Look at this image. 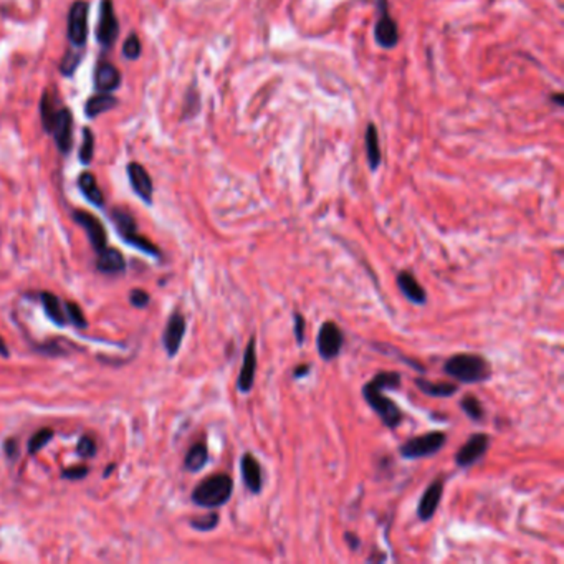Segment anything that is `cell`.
<instances>
[{"label":"cell","mask_w":564,"mask_h":564,"mask_svg":"<svg viewBox=\"0 0 564 564\" xmlns=\"http://www.w3.org/2000/svg\"><path fill=\"white\" fill-rule=\"evenodd\" d=\"M401 381V374L396 371H383V373L376 374L363 388L366 402L389 429H398L402 419H404V414L393 399L386 398L384 389H399Z\"/></svg>","instance_id":"cell-1"},{"label":"cell","mask_w":564,"mask_h":564,"mask_svg":"<svg viewBox=\"0 0 564 564\" xmlns=\"http://www.w3.org/2000/svg\"><path fill=\"white\" fill-rule=\"evenodd\" d=\"M40 114L45 131L54 136L60 153L70 154L73 146V114L70 109L59 106V100L45 91L40 100Z\"/></svg>","instance_id":"cell-2"},{"label":"cell","mask_w":564,"mask_h":564,"mask_svg":"<svg viewBox=\"0 0 564 564\" xmlns=\"http://www.w3.org/2000/svg\"><path fill=\"white\" fill-rule=\"evenodd\" d=\"M443 371L450 376V378L457 379L458 383L465 384H475L488 381L492 376V366L480 354H470L462 353L455 354V356L448 358L445 364H443Z\"/></svg>","instance_id":"cell-3"},{"label":"cell","mask_w":564,"mask_h":564,"mask_svg":"<svg viewBox=\"0 0 564 564\" xmlns=\"http://www.w3.org/2000/svg\"><path fill=\"white\" fill-rule=\"evenodd\" d=\"M233 480L227 473H217L197 485L192 492V501L201 508H218L223 506L232 497Z\"/></svg>","instance_id":"cell-4"},{"label":"cell","mask_w":564,"mask_h":564,"mask_svg":"<svg viewBox=\"0 0 564 564\" xmlns=\"http://www.w3.org/2000/svg\"><path fill=\"white\" fill-rule=\"evenodd\" d=\"M111 221L114 223V227H116L118 235L124 240V242L133 245V247H136V248H139L141 252L153 255V257H156V258L161 257L159 248L156 247L151 240L143 237V235L138 232V223H136L134 217L128 211H124V208H121V207L113 208Z\"/></svg>","instance_id":"cell-5"},{"label":"cell","mask_w":564,"mask_h":564,"mask_svg":"<svg viewBox=\"0 0 564 564\" xmlns=\"http://www.w3.org/2000/svg\"><path fill=\"white\" fill-rule=\"evenodd\" d=\"M447 435L440 430L427 432L424 435L414 437L406 443H402L399 452L404 458L409 460H416V458H424L435 455L437 452L442 450V447L445 445Z\"/></svg>","instance_id":"cell-6"},{"label":"cell","mask_w":564,"mask_h":564,"mask_svg":"<svg viewBox=\"0 0 564 564\" xmlns=\"http://www.w3.org/2000/svg\"><path fill=\"white\" fill-rule=\"evenodd\" d=\"M88 15H90V7L86 0H75L68 10L66 36L73 49H83L86 45Z\"/></svg>","instance_id":"cell-7"},{"label":"cell","mask_w":564,"mask_h":564,"mask_svg":"<svg viewBox=\"0 0 564 564\" xmlns=\"http://www.w3.org/2000/svg\"><path fill=\"white\" fill-rule=\"evenodd\" d=\"M378 20L374 25V39L381 49L391 50L399 41V27L393 15L389 12L388 0H378Z\"/></svg>","instance_id":"cell-8"},{"label":"cell","mask_w":564,"mask_h":564,"mask_svg":"<svg viewBox=\"0 0 564 564\" xmlns=\"http://www.w3.org/2000/svg\"><path fill=\"white\" fill-rule=\"evenodd\" d=\"M119 35V22L114 14L113 0H101L100 19L96 25V41L103 50H111Z\"/></svg>","instance_id":"cell-9"},{"label":"cell","mask_w":564,"mask_h":564,"mask_svg":"<svg viewBox=\"0 0 564 564\" xmlns=\"http://www.w3.org/2000/svg\"><path fill=\"white\" fill-rule=\"evenodd\" d=\"M343 343H344L343 331L339 330L336 323L333 321L323 323L320 333H318L316 346H318V353H320V356L325 359V361H331V359L339 356Z\"/></svg>","instance_id":"cell-10"},{"label":"cell","mask_w":564,"mask_h":564,"mask_svg":"<svg viewBox=\"0 0 564 564\" xmlns=\"http://www.w3.org/2000/svg\"><path fill=\"white\" fill-rule=\"evenodd\" d=\"M73 221H75L80 227H83V231L86 232L88 240H90L91 247L96 253H100L101 250L108 247L106 231H104V226L100 222V218L91 216L90 212L75 211L73 212Z\"/></svg>","instance_id":"cell-11"},{"label":"cell","mask_w":564,"mask_h":564,"mask_svg":"<svg viewBox=\"0 0 564 564\" xmlns=\"http://www.w3.org/2000/svg\"><path fill=\"white\" fill-rule=\"evenodd\" d=\"M490 437L487 433H475L463 443L460 450L455 453V463L460 468H468L472 465L482 460L485 453L488 450Z\"/></svg>","instance_id":"cell-12"},{"label":"cell","mask_w":564,"mask_h":564,"mask_svg":"<svg viewBox=\"0 0 564 564\" xmlns=\"http://www.w3.org/2000/svg\"><path fill=\"white\" fill-rule=\"evenodd\" d=\"M126 171H128L129 184H131L133 191L138 194L139 199L146 203H153L154 186H153V179H151V176L148 174V171L138 163H129Z\"/></svg>","instance_id":"cell-13"},{"label":"cell","mask_w":564,"mask_h":564,"mask_svg":"<svg viewBox=\"0 0 564 564\" xmlns=\"http://www.w3.org/2000/svg\"><path fill=\"white\" fill-rule=\"evenodd\" d=\"M186 334V318L181 313H172L163 333V344L169 358H174L179 351Z\"/></svg>","instance_id":"cell-14"},{"label":"cell","mask_w":564,"mask_h":564,"mask_svg":"<svg viewBox=\"0 0 564 564\" xmlns=\"http://www.w3.org/2000/svg\"><path fill=\"white\" fill-rule=\"evenodd\" d=\"M95 90L96 93H113L121 86V73L109 61L100 60L95 66Z\"/></svg>","instance_id":"cell-15"},{"label":"cell","mask_w":564,"mask_h":564,"mask_svg":"<svg viewBox=\"0 0 564 564\" xmlns=\"http://www.w3.org/2000/svg\"><path fill=\"white\" fill-rule=\"evenodd\" d=\"M442 495H443V480L442 478L433 480L429 487H427L424 495H422L419 506H417V516H419L422 521H429L433 518L438 505H440Z\"/></svg>","instance_id":"cell-16"},{"label":"cell","mask_w":564,"mask_h":564,"mask_svg":"<svg viewBox=\"0 0 564 564\" xmlns=\"http://www.w3.org/2000/svg\"><path fill=\"white\" fill-rule=\"evenodd\" d=\"M240 472H242V480L245 487L250 493L258 495L263 488V475L262 467L257 458L252 453H243L242 460H240Z\"/></svg>","instance_id":"cell-17"},{"label":"cell","mask_w":564,"mask_h":564,"mask_svg":"<svg viewBox=\"0 0 564 564\" xmlns=\"http://www.w3.org/2000/svg\"><path fill=\"white\" fill-rule=\"evenodd\" d=\"M255 371H257V353H255V338H252L245 348L242 369H240L237 388L240 393L248 394L255 383Z\"/></svg>","instance_id":"cell-18"},{"label":"cell","mask_w":564,"mask_h":564,"mask_svg":"<svg viewBox=\"0 0 564 564\" xmlns=\"http://www.w3.org/2000/svg\"><path fill=\"white\" fill-rule=\"evenodd\" d=\"M398 286L402 291V295L406 296L407 300L416 303V305H424L427 301V293L425 290L422 288V285L417 281V278L411 271L402 270L398 275Z\"/></svg>","instance_id":"cell-19"},{"label":"cell","mask_w":564,"mask_h":564,"mask_svg":"<svg viewBox=\"0 0 564 564\" xmlns=\"http://www.w3.org/2000/svg\"><path fill=\"white\" fill-rule=\"evenodd\" d=\"M96 268L101 271V273L106 275H116L123 273L126 270V260H124L123 253L116 248L106 247L98 253L96 260Z\"/></svg>","instance_id":"cell-20"},{"label":"cell","mask_w":564,"mask_h":564,"mask_svg":"<svg viewBox=\"0 0 564 564\" xmlns=\"http://www.w3.org/2000/svg\"><path fill=\"white\" fill-rule=\"evenodd\" d=\"M39 296L41 306L45 310V315L50 318L51 323H55L56 326H66L68 318L65 313V305L60 301L59 296L50 293V291H41Z\"/></svg>","instance_id":"cell-21"},{"label":"cell","mask_w":564,"mask_h":564,"mask_svg":"<svg viewBox=\"0 0 564 564\" xmlns=\"http://www.w3.org/2000/svg\"><path fill=\"white\" fill-rule=\"evenodd\" d=\"M364 146H366V158H368V164L371 171H378L383 161V153H381L379 144V133L378 128L374 126V123H369L364 133Z\"/></svg>","instance_id":"cell-22"},{"label":"cell","mask_w":564,"mask_h":564,"mask_svg":"<svg viewBox=\"0 0 564 564\" xmlns=\"http://www.w3.org/2000/svg\"><path fill=\"white\" fill-rule=\"evenodd\" d=\"M118 98L111 95V93H96L85 104V114L86 118L95 119L100 114L109 111V109L118 106Z\"/></svg>","instance_id":"cell-23"},{"label":"cell","mask_w":564,"mask_h":564,"mask_svg":"<svg viewBox=\"0 0 564 564\" xmlns=\"http://www.w3.org/2000/svg\"><path fill=\"white\" fill-rule=\"evenodd\" d=\"M78 187H80L81 194L85 196V199L93 203L96 207L104 206V196L98 186L96 177L91 174V172H81L80 177H78Z\"/></svg>","instance_id":"cell-24"},{"label":"cell","mask_w":564,"mask_h":564,"mask_svg":"<svg viewBox=\"0 0 564 564\" xmlns=\"http://www.w3.org/2000/svg\"><path fill=\"white\" fill-rule=\"evenodd\" d=\"M414 383L422 393L432 398H452L453 394L458 393V386L453 383H432L422 378L414 379Z\"/></svg>","instance_id":"cell-25"},{"label":"cell","mask_w":564,"mask_h":564,"mask_svg":"<svg viewBox=\"0 0 564 564\" xmlns=\"http://www.w3.org/2000/svg\"><path fill=\"white\" fill-rule=\"evenodd\" d=\"M207 462H208L207 445L202 442H197L189 448V452H187V455L184 458V467L186 470H189V472L196 473L201 472V470L207 465Z\"/></svg>","instance_id":"cell-26"},{"label":"cell","mask_w":564,"mask_h":564,"mask_svg":"<svg viewBox=\"0 0 564 564\" xmlns=\"http://www.w3.org/2000/svg\"><path fill=\"white\" fill-rule=\"evenodd\" d=\"M460 407L465 414L468 416V419H472L475 422L483 419V416H485L483 406H482V402L475 398V396H465V398L460 401Z\"/></svg>","instance_id":"cell-27"},{"label":"cell","mask_w":564,"mask_h":564,"mask_svg":"<svg viewBox=\"0 0 564 564\" xmlns=\"http://www.w3.org/2000/svg\"><path fill=\"white\" fill-rule=\"evenodd\" d=\"M93 154H95V134L91 133L90 128H83V143L78 158H80L81 164L88 166L91 163Z\"/></svg>","instance_id":"cell-28"},{"label":"cell","mask_w":564,"mask_h":564,"mask_svg":"<svg viewBox=\"0 0 564 564\" xmlns=\"http://www.w3.org/2000/svg\"><path fill=\"white\" fill-rule=\"evenodd\" d=\"M54 437H55V432L51 430V429H49V427H46V429L36 430L34 435L30 437L29 445H27L30 455H35L36 452H40L41 448H44L46 443H49Z\"/></svg>","instance_id":"cell-29"},{"label":"cell","mask_w":564,"mask_h":564,"mask_svg":"<svg viewBox=\"0 0 564 564\" xmlns=\"http://www.w3.org/2000/svg\"><path fill=\"white\" fill-rule=\"evenodd\" d=\"M218 520H221L218 518V513H216V511H211V513H207L203 516L192 518L189 523H191L192 528L197 530V531H212V530L217 528Z\"/></svg>","instance_id":"cell-30"},{"label":"cell","mask_w":564,"mask_h":564,"mask_svg":"<svg viewBox=\"0 0 564 564\" xmlns=\"http://www.w3.org/2000/svg\"><path fill=\"white\" fill-rule=\"evenodd\" d=\"M65 313H66V318L68 321L71 323V325H75L76 328H80V330H85L88 326V321L85 315H83L81 308L76 305L75 301H66L65 303Z\"/></svg>","instance_id":"cell-31"},{"label":"cell","mask_w":564,"mask_h":564,"mask_svg":"<svg viewBox=\"0 0 564 564\" xmlns=\"http://www.w3.org/2000/svg\"><path fill=\"white\" fill-rule=\"evenodd\" d=\"M141 50H143V46H141L139 36L136 35V34H131L126 40H124V44H123V56L126 60L139 59Z\"/></svg>","instance_id":"cell-32"},{"label":"cell","mask_w":564,"mask_h":564,"mask_svg":"<svg viewBox=\"0 0 564 564\" xmlns=\"http://www.w3.org/2000/svg\"><path fill=\"white\" fill-rule=\"evenodd\" d=\"M81 61V55L78 54V51H68L65 55V59L61 60V65H60V71L64 73L65 76H71L73 73L76 71L78 65H80Z\"/></svg>","instance_id":"cell-33"},{"label":"cell","mask_w":564,"mask_h":564,"mask_svg":"<svg viewBox=\"0 0 564 564\" xmlns=\"http://www.w3.org/2000/svg\"><path fill=\"white\" fill-rule=\"evenodd\" d=\"M76 453L81 458H91L96 455V443L90 435H83L80 440H78L76 445Z\"/></svg>","instance_id":"cell-34"},{"label":"cell","mask_w":564,"mask_h":564,"mask_svg":"<svg viewBox=\"0 0 564 564\" xmlns=\"http://www.w3.org/2000/svg\"><path fill=\"white\" fill-rule=\"evenodd\" d=\"M129 300H131V305L136 306V308H139V310H143V308H146V306L149 305L148 291H144V290H141V288L133 290L131 293H129Z\"/></svg>","instance_id":"cell-35"},{"label":"cell","mask_w":564,"mask_h":564,"mask_svg":"<svg viewBox=\"0 0 564 564\" xmlns=\"http://www.w3.org/2000/svg\"><path fill=\"white\" fill-rule=\"evenodd\" d=\"M88 472H90V468L85 467V465H78V467H70V468H65L64 472H61V478H66V480H81L85 478Z\"/></svg>","instance_id":"cell-36"},{"label":"cell","mask_w":564,"mask_h":564,"mask_svg":"<svg viewBox=\"0 0 564 564\" xmlns=\"http://www.w3.org/2000/svg\"><path fill=\"white\" fill-rule=\"evenodd\" d=\"M295 338L298 346L305 343V318L300 313H295Z\"/></svg>","instance_id":"cell-37"},{"label":"cell","mask_w":564,"mask_h":564,"mask_svg":"<svg viewBox=\"0 0 564 564\" xmlns=\"http://www.w3.org/2000/svg\"><path fill=\"white\" fill-rule=\"evenodd\" d=\"M4 450L7 453L9 458H15L19 453V443L15 438H9V440H5L4 443Z\"/></svg>","instance_id":"cell-38"},{"label":"cell","mask_w":564,"mask_h":564,"mask_svg":"<svg viewBox=\"0 0 564 564\" xmlns=\"http://www.w3.org/2000/svg\"><path fill=\"white\" fill-rule=\"evenodd\" d=\"M344 540H346V543H348V546L351 548L353 551H356V550H359V546H361V541H359V538L354 535V533H344Z\"/></svg>","instance_id":"cell-39"},{"label":"cell","mask_w":564,"mask_h":564,"mask_svg":"<svg viewBox=\"0 0 564 564\" xmlns=\"http://www.w3.org/2000/svg\"><path fill=\"white\" fill-rule=\"evenodd\" d=\"M310 371H311L310 364H301V366H298V368H296V369L293 371V378H295V379L305 378V376L310 374Z\"/></svg>","instance_id":"cell-40"},{"label":"cell","mask_w":564,"mask_h":564,"mask_svg":"<svg viewBox=\"0 0 564 564\" xmlns=\"http://www.w3.org/2000/svg\"><path fill=\"white\" fill-rule=\"evenodd\" d=\"M0 356L9 358V348H7V344H5L4 339H2V336H0Z\"/></svg>","instance_id":"cell-41"},{"label":"cell","mask_w":564,"mask_h":564,"mask_svg":"<svg viewBox=\"0 0 564 564\" xmlns=\"http://www.w3.org/2000/svg\"><path fill=\"white\" fill-rule=\"evenodd\" d=\"M114 467H116V465H114V463H111V465H109V467H106V470H104V477H108V475H111V470H113Z\"/></svg>","instance_id":"cell-42"}]
</instances>
